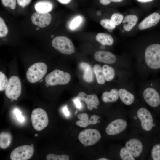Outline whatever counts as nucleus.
<instances>
[{
    "label": "nucleus",
    "mask_w": 160,
    "mask_h": 160,
    "mask_svg": "<svg viewBox=\"0 0 160 160\" xmlns=\"http://www.w3.org/2000/svg\"><path fill=\"white\" fill-rule=\"evenodd\" d=\"M21 84L18 77L16 76L11 77L5 90L6 96L12 100H17L21 94Z\"/></svg>",
    "instance_id": "9d476101"
},
{
    "label": "nucleus",
    "mask_w": 160,
    "mask_h": 160,
    "mask_svg": "<svg viewBox=\"0 0 160 160\" xmlns=\"http://www.w3.org/2000/svg\"><path fill=\"white\" fill-rule=\"evenodd\" d=\"M98 160H108V159L105 158H101L99 159Z\"/></svg>",
    "instance_id": "37998d69"
},
{
    "label": "nucleus",
    "mask_w": 160,
    "mask_h": 160,
    "mask_svg": "<svg viewBox=\"0 0 160 160\" xmlns=\"http://www.w3.org/2000/svg\"><path fill=\"white\" fill-rule=\"evenodd\" d=\"M8 81L5 74L0 72V91H3L6 89L8 85Z\"/></svg>",
    "instance_id": "7c9ffc66"
},
{
    "label": "nucleus",
    "mask_w": 160,
    "mask_h": 160,
    "mask_svg": "<svg viewBox=\"0 0 160 160\" xmlns=\"http://www.w3.org/2000/svg\"><path fill=\"white\" fill-rule=\"evenodd\" d=\"M102 68L106 81H110L114 79L116 73L113 68L108 65H104Z\"/></svg>",
    "instance_id": "393cba45"
},
{
    "label": "nucleus",
    "mask_w": 160,
    "mask_h": 160,
    "mask_svg": "<svg viewBox=\"0 0 160 160\" xmlns=\"http://www.w3.org/2000/svg\"><path fill=\"white\" fill-rule=\"evenodd\" d=\"M8 33L7 28L5 23L2 18L0 17V37H4Z\"/></svg>",
    "instance_id": "72a5a7b5"
},
{
    "label": "nucleus",
    "mask_w": 160,
    "mask_h": 160,
    "mask_svg": "<svg viewBox=\"0 0 160 160\" xmlns=\"http://www.w3.org/2000/svg\"><path fill=\"white\" fill-rule=\"evenodd\" d=\"M151 157L153 160H160V144L153 145L151 152Z\"/></svg>",
    "instance_id": "c756f323"
},
{
    "label": "nucleus",
    "mask_w": 160,
    "mask_h": 160,
    "mask_svg": "<svg viewBox=\"0 0 160 160\" xmlns=\"http://www.w3.org/2000/svg\"><path fill=\"white\" fill-rule=\"evenodd\" d=\"M124 16V13L116 12L111 15L110 19L116 26H119L122 22Z\"/></svg>",
    "instance_id": "cd10ccee"
},
{
    "label": "nucleus",
    "mask_w": 160,
    "mask_h": 160,
    "mask_svg": "<svg viewBox=\"0 0 160 160\" xmlns=\"http://www.w3.org/2000/svg\"><path fill=\"white\" fill-rule=\"evenodd\" d=\"M119 98L118 90L116 88L112 89L110 91H105L102 95V100L105 103L116 102Z\"/></svg>",
    "instance_id": "412c9836"
},
{
    "label": "nucleus",
    "mask_w": 160,
    "mask_h": 160,
    "mask_svg": "<svg viewBox=\"0 0 160 160\" xmlns=\"http://www.w3.org/2000/svg\"><path fill=\"white\" fill-rule=\"evenodd\" d=\"M93 70L95 74L97 83L100 84H104L105 80L102 67L101 66L97 64L95 65L93 67Z\"/></svg>",
    "instance_id": "a878e982"
},
{
    "label": "nucleus",
    "mask_w": 160,
    "mask_h": 160,
    "mask_svg": "<svg viewBox=\"0 0 160 160\" xmlns=\"http://www.w3.org/2000/svg\"><path fill=\"white\" fill-rule=\"evenodd\" d=\"M119 157L122 160H135L133 156L129 150L125 146L122 147L119 152Z\"/></svg>",
    "instance_id": "bb28decb"
},
{
    "label": "nucleus",
    "mask_w": 160,
    "mask_h": 160,
    "mask_svg": "<svg viewBox=\"0 0 160 160\" xmlns=\"http://www.w3.org/2000/svg\"><path fill=\"white\" fill-rule=\"evenodd\" d=\"M82 21V18L81 16H78L76 17L70 23L69 28L72 30L75 29L80 25Z\"/></svg>",
    "instance_id": "473e14b6"
},
{
    "label": "nucleus",
    "mask_w": 160,
    "mask_h": 160,
    "mask_svg": "<svg viewBox=\"0 0 160 160\" xmlns=\"http://www.w3.org/2000/svg\"><path fill=\"white\" fill-rule=\"evenodd\" d=\"M38 134H35V137H37V136H38Z\"/></svg>",
    "instance_id": "c03bdc74"
},
{
    "label": "nucleus",
    "mask_w": 160,
    "mask_h": 160,
    "mask_svg": "<svg viewBox=\"0 0 160 160\" xmlns=\"http://www.w3.org/2000/svg\"><path fill=\"white\" fill-rule=\"evenodd\" d=\"M160 21V14L154 12L147 15L140 21L135 31V33L139 31H147L156 26Z\"/></svg>",
    "instance_id": "9b49d317"
},
{
    "label": "nucleus",
    "mask_w": 160,
    "mask_h": 160,
    "mask_svg": "<svg viewBox=\"0 0 160 160\" xmlns=\"http://www.w3.org/2000/svg\"><path fill=\"white\" fill-rule=\"evenodd\" d=\"M80 68L83 71V79L88 83L92 82L93 80V74L90 65L85 62H81L79 65Z\"/></svg>",
    "instance_id": "aec40b11"
},
{
    "label": "nucleus",
    "mask_w": 160,
    "mask_h": 160,
    "mask_svg": "<svg viewBox=\"0 0 160 160\" xmlns=\"http://www.w3.org/2000/svg\"><path fill=\"white\" fill-rule=\"evenodd\" d=\"M131 55L142 75L160 71V43L152 40L146 33L135 39L130 45Z\"/></svg>",
    "instance_id": "f257e3e1"
},
{
    "label": "nucleus",
    "mask_w": 160,
    "mask_h": 160,
    "mask_svg": "<svg viewBox=\"0 0 160 160\" xmlns=\"http://www.w3.org/2000/svg\"><path fill=\"white\" fill-rule=\"evenodd\" d=\"M125 146L135 159L140 158L144 151V145L143 143L137 137H133L129 139L125 142Z\"/></svg>",
    "instance_id": "ddd939ff"
},
{
    "label": "nucleus",
    "mask_w": 160,
    "mask_h": 160,
    "mask_svg": "<svg viewBox=\"0 0 160 160\" xmlns=\"http://www.w3.org/2000/svg\"><path fill=\"white\" fill-rule=\"evenodd\" d=\"M1 3L5 7H9L14 9L16 7L17 0H1Z\"/></svg>",
    "instance_id": "f704fd0d"
},
{
    "label": "nucleus",
    "mask_w": 160,
    "mask_h": 160,
    "mask_svg": "<svg viewBox=\"0 0 160 160\" xmlns=\"http://www.w3.org/2000/svg\"><path fill=\"white\" fill-rule=\"evenodd\" d=\"M63 112L65 115L66 116H68L70 114V112L68 110L67 107L66 105L64 106L63 109Z\"/></svg>",
    "instance_id": "a19ab883"
},
{
    "label": "nucleus",
    "mask_w": 160,
    "mask_h": 160,
    "mask_svg": "<svg viewBox=\"0 0 160 160\" xmlns=\"http://www.w3.org/2000/svg\"><path fill=\"white\" fill-rule=\"evenodd\" d=\"M143 13L137 10H130L124 13L123 20L119 26L122 36H129L135 34L136 28Z\"/></svg>",
    "instance_id": "7ed1b4c3"
},
{
    "label": "nucleus",
    "mask_w": 160,
    "mask_h": 160,
    "mask_svg": "<svg viewBox=\"0 0 160 160\" xmlns=\"http://www.w3.org/2000/svg\"><path fill=\"white\" fill-rule=\"evenodd\" d=\"M14 113L19 121L22 122L24 121L25 120L24 117L22 115L21 112L19 110L17 109H15Z\"/></svg>",
    "instance_id": "e433bc0d"
},
{
    "label": "nucleus",
    "mask_w": 160,
    "mask_h": 160,
    "mask_svg": "<svg viewBox=\"0 0 160 160\" xmlns=\"http://www.w3.org/2000/svg\"><path fill=\"white\" fill-rule=\"evenodd\" d=\"M101 138L100 132L93 129H86L80 132L78 138L85 146L93 145L99 141Z\"/></svg>",
    "instance_id": "1a4fd4ad"
},
{
    "label": "nucleus",
    "mask_w": 160,
    "mask_h": 160,
    "mask_svg": "<svg viewBox=\"0 0 160 160\" xmlns=\"http://www.w3.org/2000/svg\"><path fill=\"white\" fill-rule=\"evenodd\" d=\"M79 120L76 122V125L81 127L85 128L89 125L96 124L98 122L99 117L96 115H92L90 119H89L88 114L86 113H83L79 114L77 116Z\"/></svg>",
    "instance_id": "6ab92c4d"
},
{
    "label": "nucleus",
    "mask_w": 160,
    "mask_h": 160,
    "mask_svg": "<svg viewBox=\"0 0 160 160\" xmlns=\"http://www.w3.org/2000/svg\"><path fill=\"white\" fill-rule=\"evenodd\" d=\"M101 25L104 28L109 31L114 29L116 26L111 20L110 18H105L102 19L100 22Z\"/></svg>",
    "instance_id": "c85d7f7f"
},
{
    "label": "nucleus",
    "mask_w": 160,
    "mask_h": 160,
    "mask_svg": "<svg viewBox=\"0 0 160 160\" xmlns=\"http://www.w3.org/2000/svg\"><path fill=\"white\" fill-rule=\"evenodd\" d=\"M31 117L32 125L36 130H42L48 124L47 115L42 109L37 108L33 110Z\"/></svg>",
    "instance_id": "6e6552de"
},
{
    "label": "nucleus",
    "mask_w": 160,
    "mask_h": 160,
    "mask_svg": "<svg viewBox=\"0 0 160 160\" xmlns=\"http://www.w3.org/2000/svg\"><path fill=\"white\" fill-rule=\"evenodd\" d=\"M31 1V0H17L18 5L23 8L28 5Z\"/></svg>",
    "instance_id": "4c0bfd02"
},
{
    "label": "nucleus",
    "mask_w": 160,
    "mask_h": 160,
    "mask_svg": "<svg viewBox=\"0 0 160 160\" xmlns=\"http://www.w3.org/2000/svg\"><path fill=\"white\" fill-rule=\"evenodd\" d=\"M52 45L55 49L63 54L70 55L75 52L72 42L69 39L65 36L55 37L52 41Z\"/></svg>",
    "instance_id": "0eeeda50"
},
{
    "label": "nucleus",
    "mask_w": 160,
    "mask_h": 160,
    "mask_svg": "<svg viewBox=\"0 0 160 160\" xmlns=\"http://www.w3.org/2000/svg\"><path fill=\"white\" fill-rule=\"evenodd\" d=\"M73 102L76 105V107L80 109L81 108L82 105L80 100L76 97L73 100Z\"/></svg>",
    "instance_id": "58836bf2"
},
{
    "label": "nucleus",
    "mask_w": 160,
    "mask_h": 160,
    "mask_svg": "<svg viewBox=\"0 0 160 160\" xmlns=\"http://www.w3.org/2000/svg\"><path fill=\"white\" fill-rule=\"evenodd\" d=\"M34 152L33 145H24L17 147L11 153L10 158L12 160H27L33 156Z\"/></svg>",
    "instance_id": "f8f14e48"
},
{
    "label": "nucleus",
    "mask_w": 160,
    "mask_h": 160,
    "mask_svg": "<svg viewBox=\"0 0 160 160\" xmlns=\"http://www.w3.org/2000/svg\"><path fill=\"white\" fill-rule=\"evenodd\" d=\"M53 7V4L47 0H42L37 2L34 5V9L36 12H49Z\"/></svg>",
    "instance_id": "5701e85b"
},
{
    "label": "nucleus",
    "mask_w": 160,
    "mask_h": 160,
    "mask_svg": "<svg viewBox=\"0 0 160 160\" xmlns=\"http://www.w3.org/2000/svg\"><path fill=\"white\" fill-rule=\"evenodd\" d=\"M136 1L139 3L142 4H147L151 2L153 0H136Z\"/></svg>",
    "instance_id": "ea45409f"
},
{
    "label": "nucleus",
    "mask_w": 160,
    "mask_h": 160,
    "mask_svg": "<svg viewBox=\"0 0 160 160\" xmlns=\"http://www.w3.org/2000/svg\"><path fill=\"white\" fill-rule=\"evenodd\" d=\"M71 79V76L68 73L55 69L46 76L45 79V84L51 86L65 85L69 82Z\"/></svg>",
    "instance_id": "39448f33"
},
{
    "label": "nucleus",
    "mask_w": 160,
    "mask_h": 160,
    "mask_svg": "<svg viewBox=\"0 0 160 160\" xmlns=\"http://www.w3.org/2000/svg\"><path fill=\"white\" fill-rule=\"evenodd\" d=\"M12 136L9 133L2 132L0 134V147L5 149L10 145L12 140Z\"/></svg>",
    "instance_id": "b1692460"
},
{
    "label": "nucleus",
    "mask_w": 160,
    "mask_h": 160,
    "mask_svg": "<svg viewBox=\"0 0 160 160\" xmlns=\"http://www.w3.org/2000/svg\"><path fill=\"white\" fill-rule=\"evenodd\" d=\"M94 58L97 61L107 64H113L117 60L116 56L112 52L107 51L100 50L94 55Z\"/></svg>",
    "instance_id": "dca6fc26"
},
{
    "label": "nucleus",
    "mask_w": 160,
    "mask_h": 160,
    "mask_svg": "<svg viewBox=\"0 0 160 160\" xmlns=\"http://www.w3.org/2000/svg\"><path fill=\"white\" fill-rule=\"evenodd\" d=\"M134 117L137 120L140 129L145 134L151 130L154 126L152 114L145 107H139Z\"/></svg>",
    "instance_id": "20e7f679"
},
{
    "label": "nucleus",
    "mask_w": 160,
    "mask_h": 160,
    "mask_svg": "<svg viewBox=\"0 0 160 160\" xmlns=\"http://www.w3.org/2000/svg\"><path fill=\"white\" fill-rule=\"evenodd\" d=\"M76 97L85 102L89 110H92L93 108H97V107L99 104V99L95 94L87 95L83 92H80Z\"/></svg>",
    "instance_id": "f3484780"
},
{
    "label": "nucleus",
    "mask_w": 160,
    "mask_h": 160,
    "mask_svg": "<svg viewBox=\"0 0 160 160\" xmlns=\"http://www.w3.org/2000/svg\"><path fill=\"white\" fill-rule=\"evenodd\" d=\"M141 95L145 103L152 108L160 105V81L153 80L143 86Z\"/></svg>",
    "instance_id": "f03ea898"
},
{
    "label": "nucleus",
    "mask_w": 160,
    "mask_h": 160,
    "mask_svg": "<svg viewBox=\"0 0 160 160\" xmlns=\"http://www.w3.org/2000/svg\"><path fill=\"white\" fill-rule=\"evenodd\" d=\"M124 0H99L100 4L103 6H108L112 3H121Z\"/></svg>",
    "instance_id": "c9c22d12"
},
{
    "label": "nucleus",
    "mask_w": 160,
    "mask_h": 160,
    "mask_svg": "<svg viewBox=\"0 0 160 160\" xmlns=\"http://www.w3.org/2000/svg\"><path fill=\"white\" fill-rule=\"evenodd\" d=\"M32 23L40 28H44L48 25L52 20V16L49 12H36L31 16Z\"/></svg>",
    "instance_id": "2eb2a0df"
},
{
    "label": "nucleus",
    "mask_w": 160,
    "mask_h": 160,
    "mask_svg": "<svg viewBox=\"0 0 160 160\" xmlns=\"http://www.w3.org/2000/svg\"><path fill=\"white\" fill-rule=\"evenodd\" d=\"M47 160H68L69 156L67 155H57L53 154H48L46 157Z\"/></svg>",
    "instance_id": "2f4dec72"
},
{
    "label": "nucleus",
    "mask_w": 160,
    "mask_h": 160,
    "mask_svg": "<svg viewBox=\"0 0 160 160\" xmlns=\"http://www.w3.org/2000/svg\"><path fill=\"white\" fill-rule=\"evenodd\" d=\"M96 39L104 46H111L113 44L114 42V39L111 35L104 33H97L96 36Z\"/></svg>",
    "instance_id": "4be33fe9"
},
{
    "label": "nucleus",
    "mask_w": 160,
    "mask_h": 160,
    "mask_svg": "<svg viewBox=\"0 0 160 160\" xmlns=\"http://www.w3.org/2000/svg\"><path fill=\"white\" fill-rule=\"evenodd\" d=\"M47 66L44 63L38 62L31 66L28 69L26 78L29 82L35 83L41 79L46 74Z\"/></svg>",
    "instance_id": "423d86ee"
},
{
    "label": "nucleus",
    "mask_w": 160,
    "mask_h": 160,
    "mask_svg": "<svg viewBox=\"0 0 160 160\" xmlns=\"http://www.w3.org/2000/svg\"><path fill=\"white\" fill-rule=\"evenodd\" d=\"M127 126V122L125 119H117L109 124L106 128L105 132L109 135H118L124 132Z\"/></svg>",
    "instance_id": "4468645a"
},
{
    "label": "nucleus",
    "mask_w": 160,
    "mask_h": 160,
    "mask_svg": "<svg viewBox=\"0 0 160 160\" xmlns=\"http://www.w3.org/2000/svg\"><path fill=\"white\" fill-rule=\"evenodd\" d=\"M118 94L121 100L127 106L132 105L135 101V96L133 93L125 87H121L118 90Z\"/></svg>",
    "instance_id": "a211bd4d"
},
{
    "label": "nucleus",
    "mask_w": 160,
    "mask_h": 160,
    "mask_svg": "<svg viewBox=\"0 0 160 160\" xmlns=\"http://www.w3.org/2000/svg\"><path fill=\"white\" fill-rule=\"evenodd\" d=\"M60 3L63 4H67L70 2L71 0H57Z\"/></svg>",
    "instance_id": "79ce46f5"
}]
</instances>
